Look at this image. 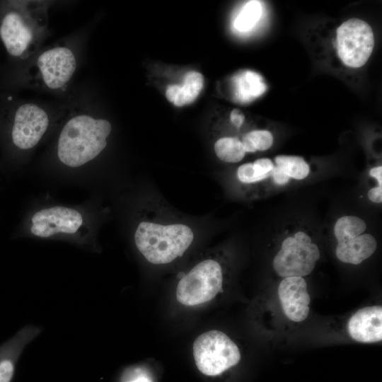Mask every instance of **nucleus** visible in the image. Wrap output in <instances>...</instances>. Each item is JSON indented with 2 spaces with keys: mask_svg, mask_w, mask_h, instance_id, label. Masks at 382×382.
<instances>
[{
  "mask_svg": "<svg viewBox=\"0 0 382 382\" xmlns=\"http://www.w3.org/2000/svg\"><path fill=\"white\" fill-rule=\"evenodd\" d=\"M111 132L108 120L88 111L71 114L53 132L44 174L63 181L89 183L91 166L106 148Z\"/></svg>",
  "mask_w": 382,
  "mask_h": 382,
  "instance_id": "nucleus-1",
  "label": "nucleus"
},
{
  "mask_svg": "<svg viewBox=\"0 0 382 382\" xmlns=\"http://www.w3.org/2000/svg\"><path fill=\"white\" fill-rule=\"evenodd\" d=\"M93 207L89 200L71 205L47 197L26 210L13 236L60 240L89 248L97 226Z\"/></svg>",
  "mask_w": 382,
  "mask_h": 382,
  "instance_id": "nucleus-2",
  "label": "nucleus"
},
{
  "mask_svg": "<svg viewBox=\"0 0 382 382\" xmlns=\"http://www.w3.org/2000/svg\"><path fill=\"white\" fill-rule=\"evenodd\" d=\"M0 112V170L21 171L36 149L52 135L57 125L52 113L32 102L10 104Z\"/></svg>",
  "mask_w": 382,
  "mask_h": 382,
  "instance_id": "nucleus-3",
  "label": "nucleus"
},
{
  "mask_svg": "<svg viewBox=\"0 0 382 382\" xmlns=\"http://www.w3.org/2000/svg\"><path fill=\"white\" fill-rule=\"evenodd\" d=\"M47 1H4L0 3V38L8 56L30 59L48 34Z\"/></svg>",
  "mask_w": 382,
  "mask_h": 382,
  "instance_id": "nucleus-4",
  "label": "nucleus"
},
{
  "mask_svg": "<svg viewBox=\"0 0 382 382\" xmlns=\"http://www.w3.org/2000/svg\"><path fill=\"white\" fill-rule=\"evenodd\" d=\"M77 65L74 48L69 44L58 43L38 50L18 79L29 86L60 93L70 86Z\"/></svg>",
  "mask_w": 382,
  "mask_h": 382,
  "instance_id": "nucleus-5",
  "label": "nucleus"
},
{
  "mask_svg": "<svg viewBox=\"0 0 382 382\" xmlns=\"http://www.w3.org/2000/svg\"><path fill=\"white\" fill-rule=\"evenodd\" d=\"M194 238L192 229L182 224L161 225L141 221L134 234L139 251L152 264H166L181 257Z\"/></svg>",
  "mask_w": 382,
  "mask_h": 382,
  "instance_id": "nucleus-6",
  "label": "nucleus"
},
{
  "mask_svg": "<svg viewBox=\"0 0 382 382\" xmlns=\"http://www.w3.org/2000/svg\"><path fill=\"white\" fill-rule=\"evenodd\" d=\"M320 252L311 236L302 230L287 236L275 255L272 267L281 277H305L314 270Z\"/></svg>",
  "mask_w": 382,
  "mask_h": 382,
  "instance_id": "nucleus-7",
  "label": "nucleus"
},
{
  "mask_svg": "<svg viewBox=\"0 0 382 382\" xmlns=\"http://www.w3.org/2000/svg\"><path fill=\"white\" fill-rule=\"evenodd\" d=\"M193 356L197 369L207 376L219 375L241 359L237 345L219 330L200 335L193 344Z\"/></svg>",
  "mask_w": 382,
  "mask_h": 382,
  "instance_id": "nucleus-8",
  "label": "nucleus"
},
{
  "mask_svg": "<svg viewBox=\"0 0 382 382\" xmlns=\"http://www.w3.org/2000/svg\"><path fill=\"white\" fill-rule=\"evenodd\" d=\"M222 283L219 263L214 260H205L180 279L176 297L183 305H199L212 299L221 290Z\"/></svg>",
  "mask_w": 382,
  "mask_h": 382,
  "instance_id": "nucleus-9",
  "label": "nucleus"
},
{
  "mask_svg": "<svg viewBox=\"0 0 382 382\" xmlns=\"http://www.w3.org/2000/svg\"><path fill=\"white\" fill-rule=\"evenodd\" d=\"M337 52L347 66L359 68L369 59L374 47L370 25L359 18H350L337 29Z\"/></svg>",
  "mask_w": 382,
  "mask_h": 382,
  "instance_id": "nucleus-10",
  "label": "nucleus"
},
{
  "mask_svg": "<svg viewBox=\"0 0 382 382\" xmlns=\"http://www.w3.org/2000/svg\"><path fill=\"white\" fill-rule=\"evenodd\" d=\"M277 292L283 311L290 320L302 322L307 318L310 311L311 297L303 277L283 278Z\"/></svg>",
  "mask_w": 382,
  "mask_h": 382,
  "instance_id": "nucleus-11",
  "label": "nucleus"
},
{
  "mask_svg": "<svg viewBox=\"0 0 382 382\" xmlns=\"http://www.w3.org/2000/svg\"><path fill=\"white\" fill-rule=\"evenodd\" d=\"M347 330L350 337L363 343L382 340V306H371L355 312L349 318Z\"/></svg>",
  "mask_w": 382,
  "mask_h": 382,
  "instance_id": "nucleus-12",
  "label": "nucleus"
},
{
  "mask_svg": "<svg viewBox=\"0 0 382 382\" xmlns=\"http://www.w3.org/2000/svg\"><path fill=\"white\" fill-rule=\"evenodd\" d=\"M37 332V328L26 327L0 346V382H11L21 352Z\"/></svg>",
  "mask_w": 382,
  "mask_h": 382,
  "instance_id": "nucleus-13",
  "label": "nucleus"
},
{
  "mask_svg": "<svg viewBox=\"0 0 382 382\" xmlns=\"http://www.w3.org/2000/svg\"><path fill=\"white\" fill-rule=\"evenodd\" d=\"M377 245L373 235L364 233L347 241L337 243L335 255L343 263L356 265L371 257Z\"/></svg>",
  "mask_w": 382,
  "mask_h": 382,
  "instance_id": "nucleus-14",
  "label": "nucleus"
},
{
  "mask_svg": "<svg viewBox=\"0 0 382 382\" xmlns=\"http://www.w3.org/2000/svg\"><path fill=\"white\" fill-rule=\"evenodd\" d=\"M274 163L270 158H260L253 163H246L237 170L238 180L245 184L257 183L271 178Z\"/></svg>",
  "mask_w": 382,
  "mask_h": 382,
  "instance_id": "nucleus-15",
  "label": "nucleus"
},
{
  "mask_svg": "<svg viewBox=\"0 0 382 382\" xmlns=\"http://www.w3.org/2000/svg\"><path fill=\"white\" fill-rule=\"evenodd\" d=\"M238 76L236 95L238 100L249 102L265 92L267 86L257 73L246 71Z\"/></svg>",
  "mask_w": 382,
  "mask_h": 382,
  "instance_id": "nucleus-16",
  "label": "nucleus"
},
{
  "mask_svg": "<svg viewBox=\"0 0 382 382\" xmlns=\"http://www.w3.org/2000/svg\"><path fill=\"white\" fill-rule=\"evenodd\" d=\"M367 228L365 221L357 216L345 215L336 221L333 233L337 243L345 242L364 233Z\"/></svg>",
  "mask_w": 382,
  "mask_h": 382,
  "instance_id": "nucleus-17",
  "label": "nucleus"
},
{
  "mask_svg": "<svg viewBox=\"0 0 382 382\" xmlns=\"http://www.w3.org/2000/svg\"><path fill=\"white\" fill-rule=\"evenodd\" d=\"M203 76L197 71H189L185 77L183 85L180 86L178 94L173 103L180 107L192 103L198 96L203 87Z\"/></svg>",
  "mask_w": 382,
  "mask_h": 382,
  "instance_id": "nucleus-18",
  "label": "nucleus"
},
{
  "mask_svg": "<svg viewBox=\"0 0 382 382\" xmlns=\"http://www.w3.org/2000/svg\"><path fill=\"white\" fill-rule=\"evenodd\" d=\"M217 157L226 163L240 162L245 156L242 141L236 137H222L214 144Z\"/></svg>",
  "mask_w": 382,
  "mask_h": 382,
  "instance_id": "nucleus-19",
  "label": "nucleus"
},
{
  "mask_svg": "<svg viewBox=\"0 0 382 382\" xmlns=\"http://www.w3.org/2000/svg\"><path fill=\"white\" fill-rule=\"evenodd\" d=\"M274 163L279 165L284 173L291 180H301L310 174V166L300 156L280 155L274 158Z\"/></svg>",
  "mask_w": 382,
  "mask_h": 382,
  "instance_id": "nucleus-20",
  "label": "nucleus"
},
{
  "mask_svg": "<svg viewBox=\"0 0 382 382\" xmlns=\"http://www.w3.org/2000/svg\"><path fill=\"white\" fill-rule=\"evenodd\" d=\"M262 11V8L260 1H248L236 18L235 28L239 31L250 30L259 21Z\"/></svg>",
  "mask_w": 382,
  "mask_h": 382,
  "instance_id": "nucleus-21",
  "label": "nucleus"
},
{
  "mask_svg": "<svg viewBox=\"0 0 382 382\" xmlns=\"http://www.w3.org/2000/svg\"><path fill=\"white\" fill-rule=\"evenodd\" d=\"M241 141L245 153L262 151L272 146L273 136L268 130H253L247 133Z\"/></svg>",
  "mask_w": 382,
  "mask_h": 382,
  "instance_id": "nucleus-22",
  "label": "nucleus"
},
{
  "mask_svg": "<svg viewBox=\"0 0 382 382\" xmlns=\"http://www.w3.org/2000/svg\"><path fill=\"white\" fill-rule=\"evenodd\" d=\"M123 382H153L151 378L139 369L130 372Z\"/></svg>",
  "mask_w": 382,
  "mask_h": 382,
  "instance_id": "nucleus-23",
  "label": "nucleus"
},
{
  "mask_svg": "<svg viewBox=\"0 0 382 382\" xmlns=\"http://www.w3.org/2000/svg\"><path fill=\"white\" fill-rule=\"evenodd\" d=\"M368 199L374 203L382 202V186L377 185L371 188L367 193Z\"/></svg>",
  "mask_w": 382,
  "mask_h": 382,
  "instance_id": "nucleus-24",
  "label": "nucleus"
},
{
  "mask_svg": "<svg viewBox=\"0 0 382 382\" xmlns=\"http://www.w3.org/2000/svg\"><path fill=\"white\" fill-rule=\"evenodd\" d=\"M230 118L234 125L240 127L243 123L245 117L240 110L234 109L231 113Z\"/></svg>",
  "mask_w": 382,
  "mask_h": 382,
  "instance_id": "nucleus-25",
  "label": "nucleus"
},
{
  "mask_svg": "<svg viewBox=\"0 0 382 382\" xmlns=\"http://www.w3.org/2000/svg\"><path fill=\"white\" fill-rule=\"evenodd\" d=\"M180 88V86L175 84L170 85L167 87L166 91V96L167 99L170 102L173 103L175 98L179 93Z\"/></svg>",
  "mask_w": 382,
  "mask_h": 382,
  "instance_id": "nucleus-26",
  "label": "nucleus"
},
{
  "mask_svg": "<svg viewBox=\"0 0 382 382\" xmlns=\"http://www.w3.org/2000/svg\"><path fill=\"white\" fill-rule=\"evenodd\" d=\"M369 175L376 179L377 185L382 186V166H378L372 168L369 173Z\"/></svg>",
  "mask_w": 382,
  "mask_h": 382,
  "instance_id": "nucleus-27",
  "label": "nucleus"
}]
</instances>
